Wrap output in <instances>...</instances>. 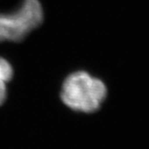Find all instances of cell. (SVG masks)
<instances>
[{"instance_id":"3","label":"cell","mask_w":149,"mask_h":149,"mask_svg":"<svg viewBox=\"0 0 149 149\" xmlns=\"http://www.w3.org/2000/svg\"><path fill=\"white\" fill-rule=\"evenodd\" d=\"M15 68L6 57L0 56V79L9 83L14 79Z\"/></svg>"},{"instance_id":"2","label":"cell","mask_w":149,"mask_h":149,"mask_svg":"<svg viewBox=\"0 0 149 149\" xmlns=\"http://www.w3.org/2000/svg\"><path fill=\"white\" fill-rule=\"evenodd\" d=\"M44 17L40 0H22L14 10L0 12V44L24 40L43 23Z\"/></svg>"},{"instance_id":"1","label":"cell","mask_w":149,"mask_h":149,"mask_svg":"<svg viewBox=\"0 0 149 149\" xmlns=\"http://www.w3.org/2000/svg\"><path fill=\"white\" fill-rule=\"evenodd\" d=\"M107 94L105 82L85 71H76L67 76L60 90L62 103L68 109L82 113L97 111Z\"/></svg>"},{"instance_id":"4","label":"cell","mask_w":149,"mask_h":149,"mask_svg":"<svg viewBox=\"0 0 149 149\" xmlns=\"http://www.w3.org/2000/svg\"><path fill=\"white\" fill-rule=\"evenodd\" d=\"M8 97V83L0 79V107L4 105Z\"/></svg>"}]
</instances>
